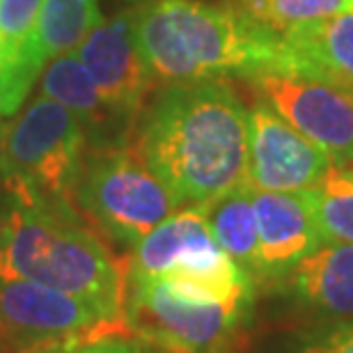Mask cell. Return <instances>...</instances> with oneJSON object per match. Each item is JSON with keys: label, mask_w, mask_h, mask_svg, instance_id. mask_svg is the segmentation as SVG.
<instances>
[{"label": "cell", "mask_w": 353, "mask_h": 353, "mask_svg": "<svg viewBox=\"0 0 353 353\" xmlns=\"http://www.w3.org/2000/svg\"><path fill=\"white\" fill-rule=\"evenodd\" d=\"M133 147L179 207L245 183L248 108L230 81L170 83L140 115Z\"/></svg>", "instance_id": "1"}, {"label": "cell", "mask_w": 353, "mask_h": 353, "mask_svg": "<svg viewBox=\"0 0 353 353\" xmlns=\"http://www.w3.org/2000/svg\"><path fill=\"white\" fill-rule=\"evenodd\" d=\"M5 228L0 236V280H32L101 307L126 321L129 262L76 214V204L51 200L19 181H0Z\"/></svg>", "instance_id": "2"}, {"label": "cell", "mask_w": 353, "mask_h": 353, "mask_svg": "<svg viewBox=\"0 0 353 353\" xmlns=\"http://www.w3.org/2000/svg\"><path fill=\"white\" fill-rule=\"evenodd\" d=\"M136 41L154 83L257 79L278 60L280 34L228 3L147 0Z\"/></svg>", "instance_id": "3"}, {"label": "cell", "mask_w": 353, "mask_h": 353, "mask_svg": "<svg viewBox=\"0 0 353 353\" xmlns=\"http://www.w3.org/2000/svg\"><path fill=\"white\" fill-rule=\"evenodd\" d=\"M255 301H225L179 280L129 278L126 323L133 340L165 353H234Z\"/></svg>", "instance_id": "4"}, {"label": "cell", "mask_w": 353, "mask_h": 353, "mask_svg": "<svg viewBox=\"0 0 353 353\" xmlns=\"http://www.w3.org/2000/svg\"><path fill=\"white\" fill-rule=\"evenodd\" d=\"M74 204L99 234L129 248H136L179 209L133 143L88 147L74 188Z\"/></svg>", "instance_id": "5"}, {"label": "cell", "mask_w": 353, "mask_h": 353, "mask_svg": "<svg viewBox=\"0 0 353 353\" xmlns=\"http://www.w3.org/2000/svg\"><path fill=\"white\" fill-rule=\"evenodd\" d=\"M129 278L179 280L225 301H255V282L216 243L202 207L176 209L154 228L129 259Z\"/></svg>", "instance_id": "6"}, {"label": "cell", "mask_w": 353, "mask_h": 353, "mask_svg": "<svg viewBox=\"0 0 353 353\" xmlns=\"http://www.w3.org/2000/svg\"><path fill=\"white\" fill-rule=\"evenodd\" d=\"M88 136L74 112L39 97L10 124L0 181H19L51 200L72 202Z\"/></svg>", "instance_id": "7"}, {"label": "cell", "mask_w": 353, "mask_h": 353, "mask_svg": "<svg viewBox=\"0 0 353 353\" xmlns=\"http://www.w3.org/2000/svg\"><path fill=\"white\" fill-rule=\"evenodd\" d=\"M103 337L133 340L129 323L79 296L32 280H0V340L14 353Z\"/></svg>", "instance_id": "8"}, {"label": "cell", "mask_w": 353, "mask_h": 353, "mask_svg": "<svg viewBox=\"0 0 353 353\" xmlns=\"http://www.w3.org/2000/svg\"><path fill=\"white\" fill-rule=\"evenodd\" d=\"M296 131L319 145L333 163H353V97L328 83L287 72L250 81Z\"/></svg>", "instance_id": "9"}, {"label": "cell", "mask_w": 353, "mask_h": 353, "mask_svg": "<svg viewBox=\"0 0 353 353\" xmlns=\"http://www.w3.org/2000/svg\"><path fill=\"white\" fill-rule=\"evenodd\" d=\"M333 159L299 133L271 103L252 101L248 110L245 183L255 190L299 193L323 179Z\"/></svg>", "instance_id": "10"}, {"label": "cell", "mask_w": 353, "mask_h": 353, "mask_svg": "<svg viewBox=\"0 0 353 353\" xmlns=\"http://www.w3.org/2000/svg\"><path fill=\"white\" fill-rule=\"evenodd\" d=\"M76 55L105 105L133 129L157 85L136 41V12L101 21L81 41Z\"/></svg>", "instance_id": "11"}, {"label": "cell", "mask_w": 353, "mask_h": 353, "mask_svg": "<svg viewBox=\"0 0 353 353\" xmlns=\"http://www.w3.org/2000/svg\"><path fill=\"white\" fill-rule=\"evenodd\" d=\"M271 72L307 76L353 97V7L282 32Z\"/></svg>", "instance_id": "12"}, {"label": "cell", "mask_w": 353, "mask_h": 353, "mask_svg": "<svg viewBox=\"0 0 353 353\" xmlns=\"http://www.w3.org/2000/svg\"><path fill=\"white\" fill-rule=\"evenodd\" d=\"M262 285L278 282L289 268L321 245L312 211L303 190L299 193H273L252 188Z\"/></svg>", "instance_id": "13"}, {"label": "cell", "mask_w": 353, "mask_h": 353, "mask_svg": "<svg viewBox=\"0 0 353 353\" xmlns=\"http://www.w3.org/2000/svg\"><path fill=\"white\" fill-rule=\"evenodd\" d=\"M280 280L319 323L353 319V243H321Z\"/></svg>", "instance_id": "14"}, {"label": "cell", "mask_w": 353, "mask_h": 353, "mask_svg": "<svg viewBox=\"0 0 353 353\" xmlns=\"http://www.w3.org/2000/svg\"><path fill=\"white\" fill-rule=\"evenodd\" d=\"M39 90L41 97L62 103L79 117L85 136L90 138L88 147L124 145V138L131 129L105 105L76 51L48 62L41 74Z\"/></svg>", "instance_id": "15"}, {"label": "cell", "mask_w": 353, "mask_h": 353, "mask_svg": "<svg viewBox=\"0 0 353 353\" xmlns=\"http://www.w3.org/2000/svg\"><path fill=\"white\" fill-rule=\"evenodd\" d=\"M101 21L99 0H44L21 58L39 74L51 60L76 51Z\"/></svg>", "instance_id": "16"}, {"label": "cell", "mask_w": 353, "mask_h": 353, "mask_svg": "<svg viewBox=\"0 0 353 353\" xmlns=\"http://www.w3.org/2000/svg\"><path fill=\"white\" fill-rule=\"evenodd\" d=\"M204 218L216 243L250 275L255 287L262 285V262H259V236L252 188L248 183L239 186L218 200L202 204Z\"/></svg>", "instance_id": "17"}, {"label": "cell", "mask_w": 353, "mask_h": 353, "mask_svg": "<svg viewBox=\"0 0 353 353\" xmlns=\"http://www.w3.org/2000/svg\"><path fill=\"white\" fill-rule=\"evenodd\" d=\"M303 193L321 243H353V163H333L314 188Z\"/></svg>", "instance_id": "18"}, {"label": "cell", "mask_w": 353, "mask_h": 353, "mask_svg": "<svg viewBox=\"0 0 353 353\" xmlns=\"http://www.w3.org/2000/svg\"><path fill=\"white\" fill-rule=\"evenodd\" d=\"M252 21L273 32H289L299 26L335 17L353 7V0H232Z\"/></svg>", "instance_id": "19"}, {"label": "cell", "mask_w": 353, "mask_h": 353, "mask_svg": "<svg viewBox=\"0 0 353 353\" xmlns=\"http://www.w3.org/2000/svg\"><path fill=\"white\" fill-rule=\"evenodd\" d=\"M41 5L44 0H0V53L21 58Z\"/></svg>", "instance_id": "20"}, {"label": "cell", "mask_w": 353, "mask_h": 353, "mask_svg": "<svg viewBox=\"0 0 353 353\" xmlns=\"http://www.w3.org/2000/svg\"><path fill=\"white\" fill-rule=\"evenodd\" d=\"M285 353H353V319L314 323L296 335Z\"/></svg>", "instance_id": "21"}, {"label": "cell", "mask_w": 353, "mask_h": 353, "mask_svg": "<svg viewBox=\"0 0 353 353\" xmlns=\"http://www.w3.org/2000/svg\"><path fill=\"white\" fill-rule=\"evenodd\" d=\"M37 74L21 58L0 53V117H7L23 103Z\"/></svg>", "instance_id": "22"}, {"label": "cell", "mask_w": 353, "mask_h": 353, "mask_svg": "<svg viewBox=\"0 0 353 353\" xmlns=\"http://www.w3.org/2000/svg\"><path fill=\"white\" fill-rule=\"evenodd\" d=\"M138 347L140 342L131 337H103V340L76 344L67 353H136Z\"/></svg>", "instance_id": "23"}, {"label": "cell", "mask_w": 353, "mask_h": 353, "mask_svg": "<svg viewBox=\"0 0 353 353\" xmlns=\"http://www.w3.org/2000/svg\"><path fill=\"white\" fill-rule=\"evenodd\" d=\"M76 344H55V347H41V349H32V351H23V353H67L69 349H74Z\"/></svg>", "instance_id": "24"}, {"label": "cell", "mask_w": 353, "mask_h": 353, "mask_svg": "<svg viewBox=\"0 0 353 353\" xmlns=\"http://www.w3.org/2000/svg\"><path fill=\"white\" fill-rule=\"evenodd\" d=\"M7 133H10V124H7V122H0V163H3V154H5Z\"/></svg>", "instance_id": "25"}, {"label": "cell", "mask_w": 353, "mask_h": 353, "mask_svg": "<svg viewBox=\"0 0 353 353\" xmlns=\"http://www.w3.org/2000/svg\"><path fill=\"white\" fill-rule=\"evenodd\" d=\"M136 353H165V351H161L157 347H150V344H145V342H140V347H138Z\"/></svg>", "instance_id": "26"}, {"label": "cell", "mask_w": 353, "mask_h": 353, "mask_svg": "<svg viewBox=\"0 0 353 353\" xmlns=\"http://www.w3.org/2000/svg\"><path fill=\"white\" fill-rule=\"evenodd\" d=\"M3 228H5V211L0 209V236H3Z\"/></svg>", "instance_id": "27"}, {"label": "cell", "mask_w": 353, "mask_h": 353, "mask_svg": "<svg viewBox=\"0 0 353 353\" xmlns=\"http://www.w3.org/2000/svg\"><path fill=\"white\" fill-rule=\"evenodd\" d=\"M0 353H14V351H12L10 347H7V344H5L3 340H0Z\"/></svg>", "instance_id": "28"}]
</instances>
